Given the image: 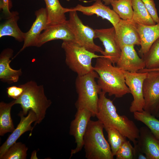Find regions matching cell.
I'll list each match as a JSON object with an SVG mask.
<instances>
[{"label":"cell","instance_id":"obj_33","mask_svg":"<svg viewBox=\"0 0 159 159\" xmlns=\"http://www.w3.org/2000/svg\"><path fill=\"white\" fill-rule=\"evenodd\" d=\"M12 6L11 0H0V9L3 13L7 16L11 14L10 9Z\"/></svg>","mask_w":159,"mask_h":159},{"label":"cell","instance_id":"obj_16","mask_svg":"<svg viewBox=\"0 0 159 159\" xmlns=\"http://www.w3.org/2000/svg\"><path fill=\"white\" fill-rule=\"evenodd\" d=\"M56 39L74 41V35L67 21L64 23L47 26L39 36L36 47H41L48 42Z\"/></svg>","mask_w":159,"mask_h":159},{"label":"cell","instance_id":"obj_4","mask_svg":"<svg viewBox=\"0 0 159 159\" xmlns=\"http://www.w3.org/2000/svg\"><path fill=\"white\" fill-rule=\"evenodd\" d=\"M104 126L99 120L89 121L83 138L85 157L87 159H113L109 143L105 139Z\"/></svg>","mask_w":159,"mask_h":159},{"label":"cell","instance_id":"obj_29","mask_svg":"<svg viewBox=\"0 0 159 159\" xmlns=\"http://www.w3.org/2000/svg\"><path fill=\"white\" fill-rule=\"evenodd\" d=\"M28 149L24 144L16 142L9 148L1 159H26Z\"/></svg>","mask_w":159,"mask_h":159},{"label":"cell","instance_id":"obj_25","mask_svg":"<svg viewBox=\"0 0 159 159\" xmlns=\"http://www.w3.org/2000/svg\"><path fill=\"white\" fill-rule=\"evenodd\" d=\"M133 113L134 119L144 123L159 140V120L156 117L144 110Z\"/></svg>","mask_w":159,"mask_h":159},{"label":"cell","instance_id":"obj_15","mask_svg":"<svg viewBox=\"0 0 159 159\" xmlns=\"http://www.w3.org/2000/svg\"><path fill=\"white\" fill-rule=\"evenodd\" d=\"M121 54L117 66L122 70L137 72L145 68L143 59L138 56L134 45H124L121 47Z\"/></svg>","mask_w":159,"mask_h":159},{"label":"cell","instance_id":"obj_10","mask_svg":"<svg viewBox=\"0 0 159 159\" xmlns=\"http://www.w3.org/2000/svg\"><path fill=\"white\" fill-rule=\"evenodd\" d=\"M74 116L71 122L69 134L74 138L76 146L75 149L71 150L69 158L81 151L83 147L84 137L92 115L90 111L82 108L77 109Z\"/></svg>","mask_w":159,"mask_h":159},{"label":"cell","instance_id":"obj_26","mask_svg":"<svg viewBox=\"0 0 159 159\" xmlns=\"http://www.w3.org/2000/svg\"><path fill=\"white\" fill-rule=\"evenodd\" d=\"M113 10L120 18L124 20L132 19L133 11L132 0H115L110 3Z\"/></svg>","mask_w":159,"mask_h":159},{"label":"cell","instance_id":"obj_31","mask_svg":"<svg viewBox=\"0 0 159 159\" xmlns=\"http://www.w3.org/2000/svg\"><path fill=\"white\" fill-rule=\"evenodd\" d=\"M153 21L159 23V17L154 0H141Z\"/></svg>","mask_w":159,"mask_h":159},{"label":"cell","instance_id":"obj_24","mask_svg":"<svg viewBox=\"0 0 159 159\" xmlns=\"http://www.w3.org/2000/svg\"><path fill=\"white\" fill-rule=\"evenodd\" d=\"M133 11L132 20L135 23L144 25H151L156 23L141 0H132Z\"/></svg>","mask_w":159,"mask_h":159},{"label":"cell","instance_id":"obj_17","mask_svg":"<svg viewBox=\"0 0 159 159\" xmlns=\"http://www.w3.org/2000/svg\"><path fill=\"white\" fill-rule=\"evenodd\" d=\"M92 5L85 6L78 4L75 7L71 8L72 10L82 12L87 16L96 14L103 19L109 21L115 27L121 19L116 12L107 5L103 4L101 0H96Z\"/></svg>","mask_w":159,"mask_h":159},{"label":"cell","instance_id":"obj_23","mask_svg":"<svg viewBox=\"0 0 159 159\" xmlns=\"http://www.w3.org/2000/svg\"><path fill=\"white\" fill-rule=\"evenodd\" d=\"M14 105V100L8 103L3 102L0 103L1 136H4L7 132H12L15 129L11 115V108Z\"/></svg>","mask_w":159,"mask_h":159},{"label":"cell","instance_id":"obj_2","mask_svg":"<svg viewBox=\"0 0 159 159\" xmlns=\"http://www.w3.org/2000/svg\"><path fill=\"white\" fill-rule=\"evenodd\" d=\"M112 64L108 58L99 57L96 59L94 70L98 75L97 83L101 91L109 96L120 98L130 93V91L122 70Z\"/></svg>","mask_w":159,"mask_h":159},{"label":"cell","instance_id":"obj_22","mask_svg":"<svg viewBox=\"0 0 159 159\" xmlns=\"http://www.w3.org/2000/svg\"><path fill=\"white\" fill-rule=\"evenodd\" d=\"M46 4L48 20L47 26L66 22L65 14L70 8H65L61 5L59 0H44Z\"/></svg>","mask_w":159,"mask_h":159},{"label":"cell","instance_id":"obj_37","mask_svg":"<svg viewBox=\"0 0 159 159\" xmlns=\"http://www.w3.org/2000/svg\"><path fill=\"white\" fill-rule=\"evenodd\" d=\"M156 117L158 118L159 117V110L155 116Z\"/></svg>","mask_w":159,"mask_h":159},{"label":"cell","instance_id":"obj_34","mask_svg":"<svg viewBox=\"0 0 159 159\" xmlns=\"http://www.w3.org/2000/svg\"><path fill=\"white\" fill-rule=\"evenodd\" d=\"M133 159H147L145 154L142 152L137 143L134 144Z\"/></svg>","mask_w":159,"mask_h":159},{"label":"cell","instance_id":"obj_20","mask_svg":"<svg viewBox=\"0 0 159 159\" xmlns=\"http://www.w3.org/2000/svg\"><path fill=\"white\" fill-rule=\"evenodd\" d=\"M140 38L141 47L138 53L142 57L148 51L154 42L159 38V23L151 25L136 24Z\"/></svg>","mask_w":159,"mask_h":159},{"label":"cell","instance_id":"obj_35","mask_svg":"<svg viewBox=\"0 0 159 159\" xmlns=\"http://www.w3.org/2000/svg\"><path fill=\"white\" fill-rule=\"evenodd\" d=\"M159 71V68L154 69H147L144 68L143 69L139 70L138 72H148L151 71Z\"/></svg>","mask_w":159,"mask_h":159},{"label":"cell","instance_id":"obj_27","mask_svg":"<svg viewBox=\"0 0 159 159\" xmlns=\"http://www.w3.org/2000/svg\"><path fill=\"white\" fill-rule=\"evenodd\" d=\"M141 58L145 62V68L154 69L159 68V38L154 42L148 51Z\"/></svg>","mask_w":159,"mask_h":159},{"label":"cell","instance_id":"obj_12","mask_svg":"<svg viewBox=\"0 0 159 159\" xmlns=\"http://www.w3.org/2000/svg\"><path fill=\"white\" fill-rule=\"evenodd\" d=\"M95 30V39L98 38L105 47L104 51L101 54L109 59L114 65L120 58L121 49L115 39L114 27Z\"/></svg>","mask_w":159,"mask_h":159},{"label":"cell","instance_id":"obj_11","mask_svg":"<svg viewBox=\"0 0 159 159\" xmlns=\"http://www.w3.org/2000/svg\"><path fill=\"white\" fill-rule=\"evenodd\" d=\"M114 27L115 39L120 48L124 45H140V38L136 24L132 20L121 19Z\"/></svg>","mask_w":159,"mask_h":159},{"label":"cell","instance_id":"obj_8","mask_svg":"<svg viewBox=\"0 0 159 159\" xmlns=\"http://www.w3.org/2000/svg\"><path fill=\"white\" fill-rule=\"evenodd\" d=\"M148 73L143 85V110L155 117L159 110V71Z\"/></svg>","mask_w":159,"mask_h":159},{"label":"cell","instance_id":"obj_18","mask_svg":"<svg viewBox=\"0 0 159 159\" xmlns=\"http://www.w3.org/2000/svg\"><path fill=\"white\" fill-rule=\"evenodd\" d=\"M139 130L137 143L147 159H159V140L146 126Z\"/></svg>","mask_w":159,"mask_h":159},{"label":"cell","instance_id":"obj_5","mask_svg":"<svg viewBox=\"0 0 159 159\" xmlns=\"http://www.w3.org/2000/svg\"><path fill=\"white\" fill-rule=\"evenodd\" d=\"M98 75L95 71L77 75L75 82L78 98L75 103L77 109H86L95 117L97 112L99 94L102 91L95 80Z\"/></svg>","mask_w":159,"mask_h":159},{"label":"cell","instance_id":"obj_7","mask_svg":"<svg viewBox=\"0 0 159 159\" xmlns=\"http://www.w3.org/2000/svg\"><path fill=\"white\" fill-rule=\"evenodd\" d=\"M69 18L67 23L74 37V42L92 52H100L103 51L102 48L94 42L95 30L84 24L79 17L77 11L70 8Z\"/></svg>","mask_w":159,"mask_h":159},{"label":"cell","instance_id":"obj_38","mask_svg":"<svg viewBox=\"0 0 159 159\" xmlns=\"http://www.w3.org/2000/svg\"><path fill=\"white\" fill-rule=\"evenodd\" d=\"M67 1H69L70 0H67Z\"/></svg>","mask_w":159,"mask_h":159},{"label":"cell","instance_id":"obj_14","mask_svg":"<svg viewBox=\"0 0 159 159\" xmlns=\"http://www.w3.org/2000/svg\"><path fill=\"white\" fill-rule=\"evenodd\" d=\"M18 115L20 117L19 122L0 147V159L6 151L16 142L21 135L27 131H32L34 128V126H32L31 124L36 121L37 117L33 111L31 110H29L26 117H24L21 111H20Z\"/></svg>","mask_w":159,"mask_h":159},{"label":"cell","instance_id":"obj_1","mask_svg":"<svg viewBox=\"0 0 159 159\" xmlns=\"http://www.w3.org/2000/svg\"><path fill=\"white\" fill-rule=\"evenodd\" d=\"M105 94L101 91L99 94L95 116L103 124L104 128H115L132 141L133 144L136 143L139 135V129L134 122L127 116L118 114L113 101L107 98Z\"/></svg>","mask_w":159,"mask_h":159},{"label":"cell","instance_id":"obj_3","mask_svg":"<svg viewBox=\"0 0 159 159\" xmlns=\"http://www.w3.org/2000/svg\"><path fill=\"white\" fill-rule=\"evenodd\" d=\"M24 90L21 95L15 100V104L20 105L23 114L26 115L31 110L35 113L37 120L34 127L39 124L44 118L47 109L52 101L45 95L43 85H38L35 82L31 80L22 84Z\"/></svg>","mask_w":159,"mask_h":159},{"label":"cell","instance_id":"obj_28","mask_svg":"<svg viewBox=\"0 0 159 159\" xmlns=\"http://www.w3.org/2000/svg\"><path fill=\"white\" fill-rule=\"evenodd\" d=\"M107 134L108 141L114 156L122 144L127 140V138L116 129L110 127L104 128Z\"/></svg>","mask_w":159,"mask_h":159},{"label":"cell","instance_id":"obj_6","mask_svg":"<svg viewBox=\"0 0 159 159\" xmlns=\"http://www.w3.org/2000/svg\"><path fill=\"white\" fill-rule=\"evenodd\" d=\"M63 41L61 47L65 53L66 64L77 75H84L94 70L92 59L105 57L88 51L74 41Z\"/></svg>","mask_w":159,"mask_h":159},{"label":"cell","instance_id":"obj_9","mask_svg":"<svg viewBox=\"0 0 159 159\" xmlns=\"http://www.w3.org/2000/svg\"><path fill=\"white\" fill-rule=\"evenodd\" d=\"M122 71L125 83L133 97V100L129 108L130 111L132 113L143 111L145 106L143 85L145 79L148 76V72H132L123 70Z\"/></svg>","mask_w":159,"mask_h":159},{"label":"cell","instance_id":"obj_13","mask_svg":"<svg viewBox=\"0 0 159 159\" xmlns=\"http://www.w3.org/2000/svg\"><path fill=\"white\" fill-rule=\"evenodd\" d=\"M35 13V20L29 30L25 33L23 45L16 55L27 47H36L39 36L47 26L48 16L46 8H41Z\"/></svg>","mask_w":159,"mask_h":159},{"label":"cell","instance_id":"obj_36","mask_svg":"<svg viewBox=\"0 0 159 159\" xmlns=\"http://www.w3.org/2000/svg\"><path fill=\"white\" fill-rule=\"evenodd\" d=\"M96 0H93V1H95ZM104 3V4L106 5H108L110 4L111 2L115 0H101Z\"/></svg>","mask_w":159,"mask_h":159},{"label":"cell","instance_id":"obj_21","mask_svg":"<svg viewBox=\"0 0 159 159\" xmlns=\"http://www.w3.org/2000/svg\"><path fill=\"white\" fill-rule=\"evenodd\" d=\"M19 18V13L17 11L11 12L7 17L6 20L0 25V38L9 36L14 37L18 42H24L25 33L21 30L18 25Z\"/></svg>","mask_w":159,"mask_h":159},{"label":"cell","instance_id":"obj_19","mask_svg":"<svg viewBox=\"0 0 159 159\" xmlns=\"http://www.w3.org/2000/svg\"><path fill=\"white\" fill-rule=\"evenodd\" d=\"M14 51L10 48L4 49L0 55V80L3 82L11 84L18 82L22 74L21 69H12L10 65Z\"/></svg>","mask_w":159,"mask_h":159},{"label":"cell","instance_id":"obj_32","mask_svg":"<svg viewBox=\"0 0 159 159\" xmlns=\"http://www.w3.org/2000/svg\"><path fill=\"white\" fill-rule=\"evenodd\" d=\"M24 90V88L21 85L18 86H12L6 88V93L9 97L15 100L21 95Z\"/></svg>","mask_w":159,"mask_h":159},{"label":"cell","instance_id":"obj_30","mask_svg":"<svg viewBox=\"0 0 159 159\" xmlns=\"http://www.w3.org/2000/svg\"><path fill=\"white\" fill-rule=\"evenodd\" d=\"M133 152V147L130 141L127 140L120 146L115 156L117 159H132Z\"/></svg>","mask_w":159,"mask_h":159}]
</instances>
